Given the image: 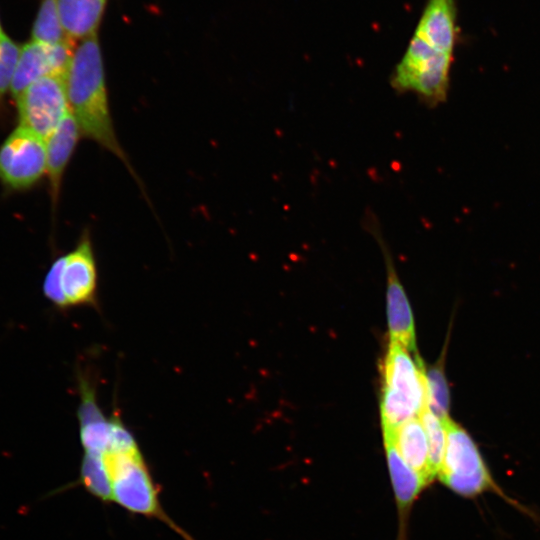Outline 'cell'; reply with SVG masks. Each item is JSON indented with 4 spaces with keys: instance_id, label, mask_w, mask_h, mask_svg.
<instances>
[{
    "instance_id": "obj_2",
    "label": "cell",
    "mask_w": 540,
    "mask_h": 540,
    "mask_svg": "<svg viewBox=\"0 0 540 540\" xmlns=\"http://www.w3.org/2000/svg\"><path fill=\"white\" fill-rule=\"evenodd\" d=\"M104 459L112 480V502L132 513L157 518L185 540H194L165 513L139 448L129 452L109 451L104 453Z\"/></svg>"
},
{
    "instance_id": "obj_21",
    "label": "cell",
    "mask_w": 540,
    "mask_h": 540,
    "mask_svg": "<svg viewBox=\"0 0 540 540\" xmlns=\"http://www.w3.org/2000/svg\"><path fill=\"white\" fill-rule=\"evenodd\" d=\"M4 34V32L2 31V28H1V25H0V38L1 36Z\"/></svg>"
},
{
    "instance_id": "obj_7",
    "label": "cell",
    "mask_w": 540,
    "mask_h": 540,
    "mask_svg": "<svg viewBox=\"0 0 540 540\" xmlns=\"http://www.w3.org/2000/svg\"><path fill=\"white\" fill-rule=\"evenodd\" d=\"M46 169V140L22 126L0 147V180L12 189L33 186Z\"/></svg>"
},
{
    "instance_id": "obj_12",
    "label": "cell",
    "mask_w": 540,
    "mask_h": 540,
    "mask_svg": "<svg viewBox=\"0 0 540 540\" xmlns=\"http://www.w3.org/2000/svg\"><path fill=\"white\" fill-rule=\"evenodd\" d=\"M81 130L70 112L46 139L47 169L52 198L56 201L66 166L79 140Z\"/></svg>"
},
{
    "instance_id": "obj_16",
    "label": "cell",
    "mask_w": 540,
    "mask_h": 540,
    "mask_svg": "<svg viewBox=\"0 0 540 540\" xmlns=\"http://www.w3.org/2000/svg\"><path fill=\"white\" fill-rule=\"evenodd\" d=\"M78 481L93 497L112 502V480L104 454L84 452Z\"/></svg>"
},
{
    "instance_id": "obj_14",
    "label": "cell",
    "mask_w": 540,
    "mask_h": 540,
    "mask_svg": "<svg viewBox=\"0 0 540 540\" xmlns=\"http://www.w3.org/2000/svg\"><path fill=\"white\" fill-rule=\"evenodd\" d=\"M383 435L393 438L402 458L427 484L434 478L430 468L427 436L419 416L401 425L394 435Z\"/></svg>"
},
{
    "instance_id": "obj_20",
    "label": "cell",
    "mask_w": 540,
    "mask_h": 540,
    "mask_svg": "<svg viewBox=\"0 0 540 540\" xmlns=\"http://www.w3.org/2000/svg\"><path fill=\"white\" fill-rule=\"evenodd\" d=\"M21 48L5 33L0 38V101L11 84L16 71Z\"/></svg>"
},
{
    "instance_id": "obj_11",
    "label": "cell",
    "mask_w": 540,
    "mask_h": 540,
    "mask_svg": "<svg viewBox=\"0 0 540 540\" xmlns=\"http://www.w3.org/2000/svg\"><path fill=\"white\" fill-rule=\"evenodd\" d=\"M455 0H427L414 35L435 49L453 55L456 39Z\"/></svg>"
},
{
    "instance_id": "obj_5",
    "label": "cell",
    "mask_w": 540,
    "mask_h": 540,
    "mask_svg": "<svg viewBox=\"0 0 540 540\" xmlns=\"http://www.w3.org/2000/svg\"><path fill=\"white\" fill-rule=\"evenodd\" d=\"M446 448L438 476L454 492L472 497L495 484L470 435L457 423L448 418Z\"/></svg>"
},
{
    "instance_id": "obj_3",
    "label": "cell",
    "mask_w": 540,
    "mask_h": 540,
    "mask_svg": "<svg viewBox=\"0 0 540 540\" xmlns=\"http://www.w3.org/2000/svg\"><path fill=\"white\" fill-rule=\"evenodd\" d=\"M452 60L453 55L413 35L391 74L390 84L396 92H411L427 105H438L447 97Z\"/></svg>"
},
{
    "instance_id": "obj_10",
    "label": "cell",
    "mask_w": 540,
    "mask_h": 540,
    "mask_svg": "<svg viewBox=\"0 0 540 540\" xmlns=\"http://www.w3.org/2000/svg\"><path fill=\"white\" fill-rule=\"evenodd\" d=\"M367 227L373 232L381 244L388 270L387 314L390 341L397 342L410 353H416L414 320L408 298L392 265L390 254L378 229V222L372 213L366 218Z\"/></svg>"
},
{
    "instance_id": "obj_15",
    "label": "cell",
    "mask_w": 540,
    "mask_h": 540,
    "mask_svg": "<svg viewBox=\"0 0 540 540\" xmlns=\"http://www.w3.org/2000/svg\"><path fill=\"white\" fill-rule=\"evenodd\" d=\"M387 463L399 511L406 514L427 482L400 455L393 438L383 435Z\"/></svg>"
},
{
    "instance_id": "obj_13",
    "label": "cell",
    "mask_w": 540,
    "mask_h": 540,
    "mask_svg": "<svg viewBox=\"0 0 540 540\" xmlns=\"http://www.w3.org/2000/svg\"><path fill=\"white\" fill-rule=\"evenodd\" d=\"M107 0H57L58 12L67 37L84 40L95 34Z\"/></svg>"
},
{
    "instance_id": "obj_9",
    "label": "cell",
    "mask_w": 540,
    "mask_h": 540,
    "mask_svg": "<svg viewBox=\"0 0 540 540\" xmlns=\"http://www.w3.org/2000/svg\"><path fill=\"white\" fill-rule=\"evenodd\" d=\"M424 373L425 366L418 354L413 360L406 348L390 341L383 365V389L410 402L419 415L427 407Z\"/></svg>"
},
{
    "instance_id": "obj_1",
    "label": "cell",
    "mask_w": 540,
    "mask_h": 540,
    "mask_svg": "<svg viewBox=\"0 0 540 540\" xmlns=\"http://www.w3.org/2000/svg\"><path fill=\"white\" fill-rule=\"evenodd\" d=\"M70 112L81 134L120 159L137 179L114 129L97 34L75 48L65 74Z\"/></svg>"
},
{
    "instance_id": "obj_17",
    "label": "cell",
    "mask_w": 540,
    "mask_h": 540,
    "mask_svg": "<svg viewBox=\"0 0 540 540\" xmlns=\"http://www.w3.org/2000/svg\"><path fill=\"white\" fill-rule=\"evenodd\" d=\"M68 40L61 24L57 0H42L32 28V41L59 44Z\"/></svg>"
},
{
    "instance_id": "obj_6",
    "label": "cell",
    "mask_w": 540,
    "mask_h": 540,
    "mask_svg": "<svg viewBox=\"0 0 540 540\" xmlns=\"http://www.w3.org/2000/svg\"><path fill=\"white\" fill-rule=\"evenodd\" d=\"M20 126L46 140L70 113L65 74L31 83L17 98Z\"/></svg>"
},
{
    "instance_id": "obj_18",
    "label": "cell",
    "mask_w": 540,
    "mask_h": 540,
    "mask_svg": "<svg viewBox=\"0 0 540 540\" xmlns=\"http://www.w3.org/2000/svg\"><path fill=\"white\" fill-rule=\"evenodd\" d=\"M424 384L428 409L442 421L450 418V395L442 367L425 369Z\"/></svg>"
},
{
    "instance_id": "obj_8",
    "label": "cell",
    "mask_w": 540,
    "mask_h": 540,
    "mask_svg": "<svg viewBox=\"0 0 540 540\" xmlns=\"http://www.w3.org/2000/svg\"><path fill=\"white\" fill-rule=\"evenodd\" d=\"M75 42L68 40L59 44L31 41L21 48L11 93L16 99L31 83L53 74H66Z\"/></svg>"
},
{
    "instance_id": "obj_19",
    "label": "cell",
    "mask_w": 540,
    "mask_h": 540,
    "mask_svg": "<svg viewBox=\"0 0 540 540\" xmlns=\"http://www.w3.org/2000/svg\"><path fill=\"white\" fill-rule=\"evenodd\" d=\"M429 447V462L433 477L439 474L446 448V427L444 421L426 407L419 415Z\"/></svg>"
},
{
    "instance_id": "obj_4",
    "label": "cell",
    "mask_w": 540,
    "mask_h": 540,
    "mask_svg": "<svg viewBox=\"0 0 540 540\" xmlns=\"http://www.w3.org/2000/svg\"><path fill=\"white\" fill-rule=\"evenodd\" d=\"M96 285L93 247L85 232L74 250L53 262L43 282V293L49 301L64 302L68 308L93 303Z\"/></svg>"
}]
</instances>
